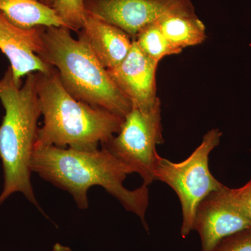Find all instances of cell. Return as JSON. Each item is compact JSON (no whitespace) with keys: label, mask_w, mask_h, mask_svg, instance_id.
<instances>
[{"label":"cell","mask_w":251,"mask_h":251,"mask_svg":"<svg viewBox=\"0 0 251 251\" xmlns=\"http://www.w3.org/2000/svg\"><path fill=\"white\" fill-rule=\"evenodd\" d=\"M31 172L56 187L67 191L77 208L88 209V191L101 186L127 211L136 214L148 230L145 215L149 204L148 186L127 189L123 182L130 173L108 150L80 151L54 146L35 148L30 161Z\"/></svg>","instance_id":"1"},{"label":"cell","mask_w":251,"mask_h":251,"mask_svg":"<svg viewBox=\"0 0 251 251\" xmlns=\"http://www.w3.org/2000/svg\"><path fill=\"white\" fill-rule=\"evenodd\" d=\"M0 101L5 111L0 125V159L4 174L0 206L11 195L21 193L43 212L30 180V161L41 115L37 73L29 74L20 85L15 82L11 68H8L0 79Z\"/></svg>","instance_id":"2"},{"label":"cell","mask_w":251,"mask_h":251,"mask_svg":"<svg viewBox=\"0 0 251 251\" xmlns=\"http://www.w3.org/2000/svg\"><path fill=\"white\" fill-rule=\"evenodd\" d=\"M37 92L44 124L38 130L35 148L94 151L121 130L125 119L74 98L54 69L48 74L37 73Z\"/></svg>","instance_id":"3"},{"label":"cell","mask_w":251,"mask_h":251,"mask_svg":"<svg viewBox=\"0 0 251 251\" xmlns=\"http://www.w3.org/2000/svg\"><path fill=\"white\" fill-rule=\"evenodd\" d=\"M39 56L55 68L63 85L74 98L125 119L131 103L115 85L90 46L75 39L65 27H45Z\"/></svg>","instance_id":"4"},{"label":"cell","mask_w":251,"mask_h":251,"mask_svg":"<svg viewBox=\"0 0 251 251\" xmlns=\"http://www.w3.org/2000/svg\"><path fill=\"white\" fill-rule=\"evenodd\" d=\"M222 132L212 128L204 135L202 143L184 161L174 163L156 157L155 180L166 183L175 191L182 209L181 235L186 238L193 229L195 214L206 196L224 186L211 175L209 154L219 145Z\"/></svg>","instance_id":"5"},{"label":"cell","mask_w":251,"mask_h":251,"mask_svg":"<svg viewBox=\"0 0 251 251\" xmlns=\"http://www.w3.org/2000/svg\"><path fill=\"white\" fill-rule=\"evenodd\" d=\"M163 143L161 101L151 110L132 108L121 130L102 144L112 156L129 171L137 173L148 186L155 180L156 146Z\"/></svg>","instance_id":"6"},{"label":"cell","mask_w":251,"mask_h":251,"mask_svg":"<svg viewBox=\"0 0 251 251\" xmlns=\"http://www.w3.org/2000/svg\"><path fill=\"white\" fill-rule=\"evenodd\" d=\"M87 12L135 37L166 15L193 14L190 0H85Z\"/></svg>","instance_id":"7"},{"label":"cell","mask_w":251,"mask_h":251,"mask_svg":"<svg viewBox=\"0 0 251 251\" xmlns=\"http://www.w3.org/2000/svg\"><path fill=\"white\" fill-rule=\"evenodd\" d=\"M250 228V216L225 185L206 196L196 209L193 229L201 237L202 251H212L225 238Z\"/></svg>","instance_id":"8"},{"label":"cell","mask_w":251,"mask_h":251,"mask_svg":"<svg viewBox=\"0 0 251 251\" xmlns=\"http://www.w3.org/2000/svg\"><path fill=\"white\" fill-rule=\"evenodd\" d=\"M44 27H20L0 12V50L7 57L15 82L33 73L48 74L54 68L40 56Z\"/></svg>","instance_id":"9"},{"label":"cell","mask_w":251,"mask_h":251,"mask_svg":"<svg viewBox=\"0 0 251 251\" xmlns=\"http://www.w3.org/2000/svg\"><path fill=\"white\" fill-rule=\"evenodd\" d=\"M158 63L148 57L133 41L126 57L108 72L122 93L129 100L132 108L147 111L158 102L156 74Z\"/></svg>","instance_id":"10"},{"label":"cell","mask_w":251,"mask_h":251,"mask_svg":"<svg viewBox=\"0 0 251 251\" xmlns=\"http://www.w3.org/2000/svg\"><path fill=\"white\" fill-rule=\"evenodd\" d=\"M120 28L87 12L80 29V39L85 41L107 70L117 67L126 57L133 41Z\"/></svg>","instance_id":"11"},{"label":"cell","mask_w":251,"mask_h":251,"mask_svg":"<svg viewBox=\"0 0 251 251\" xmlns=\"http://www.w3.org/2000/svg\"><path fill=\"white\" fill-rule=\"evenodd\" d=\"M0 12L18 27H65L52 8L39 0H0Z\"/></svg>","instance_id":"12"},{"label":"cell","mask_w":251,"mask_h":251,"mask_svg":"<svg viewBox=\"0 0 251 251\" xmlns=\"http://www.w3.org/2000/svg\"><path fill=\"white\" fill-rule=\"evenodd\" d=\"M168 40L178 49L199 45L206 38L204 23L193 14H172L158 21Z\"/></svg>","instance_id":"13"},{"label":"cell","mask_w":251,"mask_h":251,"mask_svg":"<svg viewBox=\"0 0 251 251\" xmlns=\"http://www.w3.org/2000/svg\"><path fill=\"white\" fill-rule=\"evenodd\" d=\"M135 38L137 45L144 53L157 63L167 56L182 52L168 40L158 21L145 26Z\"/></svg>","instance_id":"14"},{"label":"cell","mask_w":251,"mask_h":251,"mask_svg":"<svg viewBox=\"0 0 251 251\" xmlns=\"http://www.w3.org/2000/svg\"><path fill=\"white\" fill-rule=\"evenodd\" d=\"M52 9L71 30L82 29L87 16L85 0H54Z\"/></svg>","instance_id":"15"},{"label":"cell","mask_w":251,"mask_h":251,"mask_svg":"<svg viewBox=\"0 0 251 251\" xmlns=\"http://www.w3.org/2000/svg\"><path fill=\"white\" fill-rule=\"evenodd\" d=\"M212 251H251V228L225 238Z\"/></svg>","instance_id":"16"},{"label":"cell","mask_w":251,"mask_h":251,"mask_svg":"<svg viewBox=\"0 0 251 251\" xmlns=\"http://www.w3.org/2000/svg\"><path fill=\"white\" fill-rule=\"evenodd\" d=\"M234 201L247 212L251 219V179L239 188H230Z\"/></svg>","instance_id":"17"},{"label":"cell","mask_w":251,"mask_h":251,"mask_svg":"<svg viewBox=\"0 0 251 251\" xmlns=\"http://www.w3.org/2000/svg\"><path fill=\"white\" fill-rule=\"evenodd\" d=\"M52 251H73L70 248L65 247V246L62 245V244H54L53 247V250Z\"/></svg>","instance_id":"18"},{"label":"cell","mask_w":251,"mask_h":251,"mask_svg":"<svg viewBox=\"0 0 251 251\" xmlns=\"http://www.w3.org/2000/svg\"><path fill=\"white\" fill-rule=\"evenodd\" d=\"M41 1L42 4L46 5V6H49V7H53L54 3V0H39Z\"/></svg>","instance_id":"19"}]
</instances>
